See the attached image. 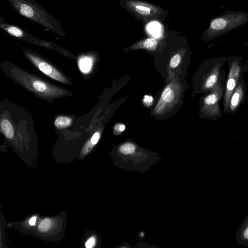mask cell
I'll return each instance as SVG.
<instances>
[{"instance_id": "5bb4252c", "label": "cell", "mask_w": 248, "mask_h": 248, "mask_svg": "<svg viewBox=\"0 0 248 248\" xmlns=\"http://www.w3.org/2000/svg\"><path fill=\"white\" fill-rule=\"evenodd\" d=\"M51 221L50 219L45 218L43 219L39 225V230L41 232L47 231L51 227Z\"/></svg>"}, {"instance_id": "3957f363", "label": "cell", "mask_w": 248, "mask_h": 248, "mask_svg": "<svg viewBox=\"0 0 248 248\" xmlns=\"http://www.w3.org/2000/svg\"><path fill=\"white\" fill-rule=\"evenodd\" d=\"M120 5L136 20L144 24L164 22L169 12L156 4L142 0H120Z\"/></svg>"}, {"instance_id": "7c38bea8", "label": "cell", "mask_w": 248, "mask_h": 248, "mask_svg": "<svg viewBox=\"0 0 248 248\" xmlns=\"http://www.w3.org/2000/svg\"><path fill=\"white\" fill-rule=\"evenodd\" d=\"M120 151L123 154L128 155L134 152L135 147L134 145L130 143L124 144L120 146Z\"/></svg>"}, {"instance_id": "cb8c5ba5", "label": "cell", "mask_w": 248, "mask_h": 248, "mask_svg": "<svg viewBox=\"0 0 248 248\" xmlns=\"http://www.w3.org/2000/svg\"><path fill=\"white\" fill-rule=\"evenodd\" d=\"M36 219V217L35 216L32 217L29 221V224L32 226L34 225L35 224Z\"/></svg>"}, {"instance_id": "6da1fadb", "label": "cell", "mask_w": 248, "mask_h": 248, "mask_svg": "<svg viewBox=\"0 0 248 248\" xmlns=\"http://www.w3.org/2000/svg\"><path fill=\"white\" fill-rule=\"evenodd\" d=\"M13 8L24 17L37 23L45 31L62 36L67 34L60 22L50 15L35 0H7Z\"/></svg>"}, {"instance_id": "44dd1931", "label": "cell", "mask_w": 248, "mask_h": 248, "mask_svg": "<svg viewBox=\"0 0 248 248\" xmlns=\"http://www.w3.org/2000/svg\"><path fill=\"white\" fill-rule=\"evenodd\" d=\"M95 243V239L94 237H92L89 238L85 243V247L87 248H93Z\"/></svg>"}, {"instance_id": "5b68a950", "label": "cell", "mask_w": 248, "mask_h": 248, "mask_svg": "<svg viewBox=\"0 0 248 248\" xmlns=\"http://www.w3.org/2000/svg\"><path fill=\"white\" fill-rule=\"evenodd\" d=\"M0 28L8 34L15 37L47 48L66 53L63 49L54 43L38 39L21 27L5 22L1 17H0Z\"/></svg>"}, {"instance_id": "d6986e66", "label": "cell", "mask_w": 248, "mask_h": 248, "mask_svg": "<svg viewBox=\"0 0 248 248\" xmlns=\"http://www.w3.org/2000/svg\"><path fill=\"white\" fill-rule=\"evenodd\" d=\"M235 86V81L233 78L229 79L227 83V88L229 91L232 90Z\"/></svg>"}, {"instance_id": "ffe728a7", "label": "cell", "mask_w": 248, "mask_h": 248, "mask_svg": "<svg viewBox=\"0 0 248 248\" xmlns=\"http://www.w3.org/2000/svg\"><path fill=\"white\" fill-rule=\"evenodd\" d=\"M100 133L98 132H96L94 133L91 139V141L93 145H95L97 143L99 139H100Z\"/></svg>"}, {"instance_id": "d4e9b609", "label": "cell", "mask_w": 248, "mask_h": 248, "mask_svg": "<svg viewBox=\"0 0 248 248\" xmlns=\"http://www.w3.org/2000/svg\"><path fill=\"white\" fill-rule=\"evenodd\" d=\"M125 129V126L124 124L119 125V131H123Z\"/></svg>"}, {"instance_id": "4fadbf2b", "label": "cell", "mask_w": 248, "mask_h": 248, "mask_svg": "<svg viewBox=\"0 0 248 248\" xmlns=\"http://www.w3.org/2000/svg\"><path fill=\"white\" fill-rule=\"evenodd\" d=\"M162 98L166 102H170L174 98V94L172 91L169 87H167L163 91Z\"/></svg>"}, {"instance_id": "7402d4cb", "label": "cell", "mask_w": 248, "mask_h": 248, "mask_svg": "<svg viewBox=\"0 0 248 248\" xmlns=\"http://www.w3.org/2000/svg\"><path fill=\"white\" fill-rule=\"evenodd\" d=\"M91 144H92V143L91 140L88 141L86 143V144L85 145V147L83 148V151H83L82 152L84 154H86V153H87L91 149V148H92Z\"/></svg>"}, {"instance_id": "277c9868", "label": "cell", "mask_w": 248, "mask_h": 248, "mask_svg": "<svg viewBox=\"0 0 248 248\" xmlns=\"http://www.w3.org/2000/svg\"><path fill=\"white\" fill-rule=\"evenodd\" d=\"M12 71V75L19 83L43 97L52 98L65 93L63 90L48 84L20 70L13 68Z\"/></svg>"}, {"instance_id": "9c48e42d", "label": "cell", "mask_w": 248, "mask_h": 248, "mask_svg": "<svg viewBox=\"0 0 248 248\" xmlns=\"http://www.w3.org/2000/svg\"><path fill=\"white\" fill-rule=\"evenodd\" d=\"M157 44L158 41L156 39L149 37L139 41L133 46L136 48H143L150 51H153L156 48Z\"/></svg>"}, {"instance_id": "30bf717a", "label": "cell", "mask_w": 248, "mask_h": 248, "mask_svg": "<svg viewBox=\"0 0 248 248\" xmlns=\"http://www.w3.org/2000/svg\"><path fill=\"white\" fill-rule=\"evenodd\" d=\"M0 128L3 134L7 138L12 139L13 137L14 129L9 121L5 119L1 120Z\"/></svg>"}, {"instance_id": "484cf974", "label": "cell", "mask_w": 248, "mask_h": 248, "mask_svg": "<svg viewBox=\"0 0 248 248\" xmlns=\"http://www.w3.org/2000/svg\"><path fill=\"white\" fill-rule=\"evenodd\" d=\"M246 44H248V41L246 42Z\"/></svg>"}, {"instance_id": "603a6c76", "label": "cell", "mask_w": 248, "mask_h": 248, "mask_svg": "<svg viewBox=\"0 0 248 248\" xmlns=\"http://www.w3.org/2000/svg\"><path fill=\"white\" fill-rule=\"evenodd\" d=\"M153 97L151 96L145 95L144 98V102L146 104H149L153 101Z\"/></svg>"}, {"instance_id": "9a60e30c", "label": "cell", "mask_w": 248, "mask_h": 248, "mask_svg": "<svg viewBox=\"0 0 248 248\" xmlns=\"http://www.w3.org/2000/svg\"><path fill=\"white\" fill-rule=\"evenodd\" d=\"M217 101V97L215 94H211L207 96L204 99V103L207 105H213Z\"/></svg>"}, {"instance_id": "7a4b0ae2", "label": "cell", "mask_w": 248, "mask_h": 248, "mask_svg": "<svg viewBox=\"0 0 248 248\" xmlns=\"http://www.w3.org/2000/svg\"><path fill=\"white\" fill-rule=\"evenodd\" d=\"M248 22V13L244 11H230L210 21L202 39L209 41Z\"/></svg>"}, {"instance_id": "e0dca14e", "label": "cell", "mask_w": 248, "mask_h": 248, "mask_svg": "<svg viewBox=\"0 0 248 248\" xmlns=\"http://www.w3.org/2000/svg\"><path fill=\"white\" fill-rule=\"evenodd\" d=\"M181 61V56L179 54L175 55L171 59L170 66L172 68L177 67Z\"/></svg>"}, {"instance_id": "8992f818", "label": "cell", "mask_w": 248, "mask_h": 248, "mask_svg": "<svg viewBox=\"0 0 248 248\" xmlns=\"http://www.w3.org/2000/svg\"><path fill=\"white\" fill-rule=\"evenodd\" d=\"M26 56L44 74L58 81L66 83L67 79L57 69L32 52L24 50Z\"/></svg>"}, {"instance_id": "8fae6325", "label": "cell", "mask_w": 248, "mask_h": 248, "mask_svg": "<svg viewBox=\"0 0 248 248\" xmlns=\"http://www.w3.org/2000/svg\"><path fill=\"white\" fill-rule=\"evenodd\" d=\"M72 119L71 118L61 116L57 118L55 121V125L59 129H62L67 127L71 125Z\"/></svg>"}, {"instance_id": "52a82bcc", "label": "cell", "mask_w": 248, "mask_h": 248, "mask_svg": "<svg viewBox=\"0 0 248 248\" xmlns=\"http://www.w3.org/2000/svg\"><path fill=\"white\" fill-rule=\"evenodd\" d=\"M235 238L238 244L248 247V213L239 226Z\"/></svg>"}, {"instance_id": "ac0fdd59", "label": "cell", "mask_w": 248, "mask_h": 248, "mask_svg": "<svg viewBox=\"0 0 248 248\" xmlns=\"http://www.w3.org/2000/svg\"><path fill=\"white\" fill-rule=\"evenodd\" d=\"M240 95L238 93H235L232 95L231 99V105L232 106H235L237 105Z\"/></svg>"}, {"instance_id": "ba28073f", "label": "cell", "mask_w": 248, "mask_h": 248, "mask_svg": "<svg viewBox=\"0 0 248 248\" xmlns=\"http://www.w3.org/2000/svg\"><path fill=\"white\" fill-rule=\"evenodd\" d=\"M93 58L91 55H83L78 60V66L80 71L83 74L89 73L92 69Z\"/></svg>"}, {"instance_id": "2e32d148", "label": "cell", "mask_w": 248, "mask_h": 248, "mask_svg": "<svg viewBox=\"0 0 248 248\" xmlns=\"http://www.w3.org/2000/svg\"><path fill=\"white\" fill-rule=\"evenodd\" d=\"M217 80V77L215 75H212L210 76L205 82V86L207 88L212 87L216 83Z\"/></svg>"}]
</instances>
